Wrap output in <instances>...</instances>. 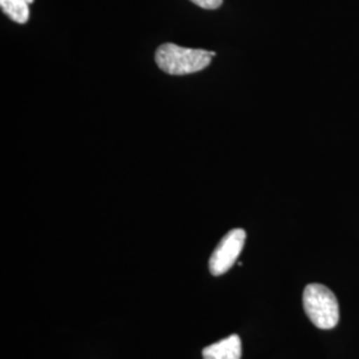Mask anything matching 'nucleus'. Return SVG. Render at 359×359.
I'll return each instance as SVG.
<instances>
[{"label": "nucleus", "instance_id": "obj_3", "mask_svg": "<svg viewBox=\"0 0 359 359\" xmlns=\"http://www.w3.org/2000/svg\"><path fill=\"white\" fill-rule=\"evenodd\" d=\"M245 240L244 229H233L225 234L209 259V270L213 276H222L231 269L243 252Z\"/></svg>", "mask_w": 359, "mask_h": 359}, {"label": "nucleus", "instance_id": "obj_1", "mask_svg": "<svg viewBox=\"0 0 359 359\" xmlns=\"http://www.w3.org/2000/svg\"><path fill=\"white\" fill-rule=\"evenodd\" d=\"M212 62L210 52L184 48L172 43L163 44L156 52V63L169 75H189L200 72Z\"/></svg>", "mask_w": 359, "mask_h": 359}, {"label": "nucleus", "instance_id": "obj_5", "mask_svg": "<svg viewBox=\"0 0 359 359\" xmlns=\"http://www.w3.org/2000/svg\"><path fill=\"white\" fill-rule=\"evenodd\" d=\"M34 0H0L1 11L6 13L13 22L25 25L29 19V4Z\"/></svg>", "mask_w": 359, "mask_h": 359}, {"label": "nucleus", "instance_id": "obj_6", "mask_svg": "<svg viewBox=\"0 0 359 359\" xmlns=\"http://www.w3.org/2000/svg\"><path fill=\"white\" fill-rule=\"evenodd\" d=\"M191 1L205 10H216L222 4V0H191Z\"/></svg>", "mask_w": 359, "mask_h": 359}, {"label": "nucleus", "instance_id": "obj_4", "mask_svg": "<svg viewBox=\"0 0 359 359\" xmlns=\"http://www.w3.org/2000/svg\"><path fill=\"white\" fill-rule=\"evenodd\" d=\"M243 345L237 334L229 335L222 341L209 345L203 350L204 359H241Z\"/></svg>", "mask_w": 359, "mask_h": 359}, {"label": "nucleus", "instance_id": "obj_2", "mask_svg": "<svg viewBox=\"0 0 359 359\" xmlns=\"http://www.w3.org/2000/svg\"><path fill=\"white\" fill-rule=\"evenodd\" d=\"M304 309L313 325L322 330L334 329L339 322V305L333 292L321 283H310L302 295Z\"/></svg>", "mask_w": 359, "mask_h": 359}]
</instances>
